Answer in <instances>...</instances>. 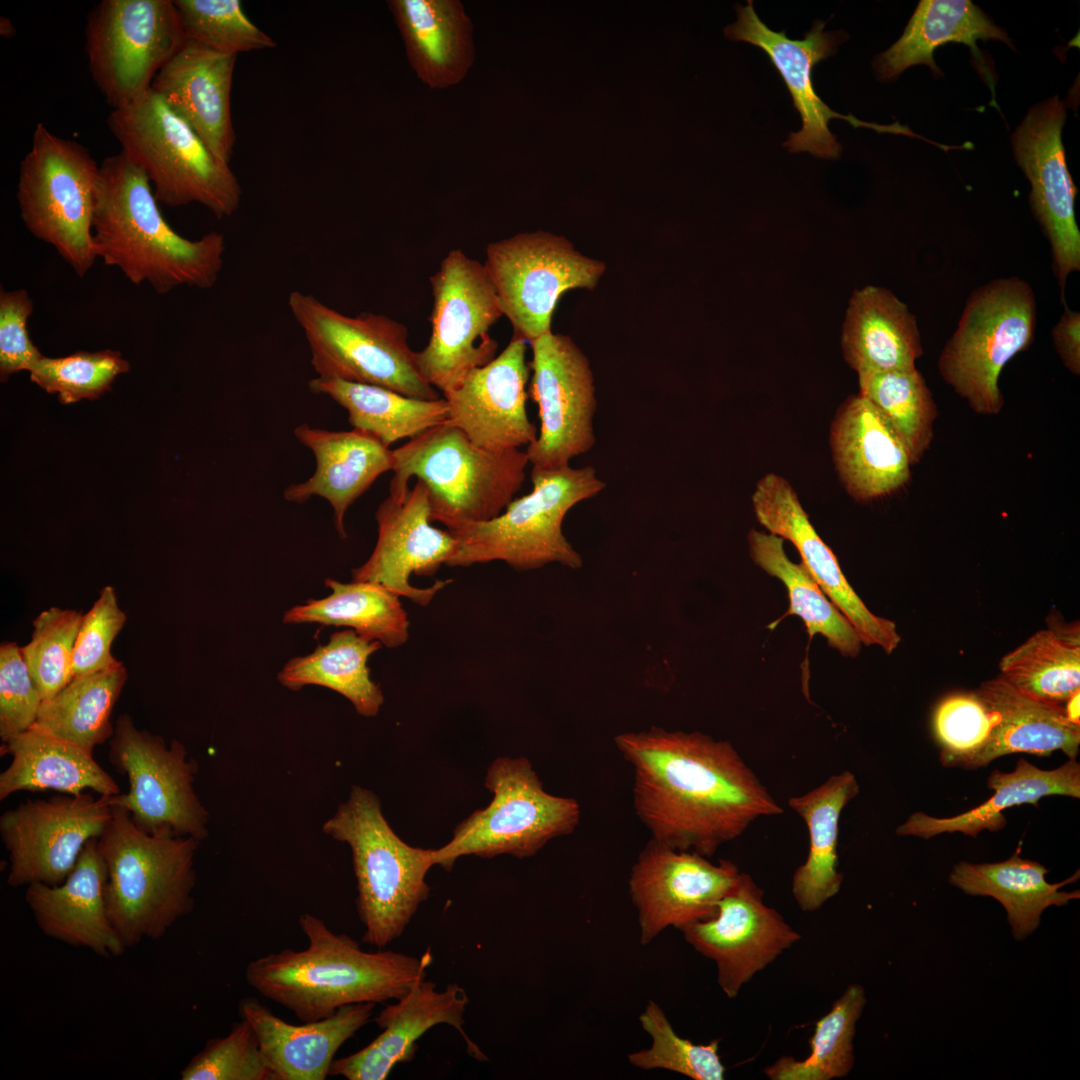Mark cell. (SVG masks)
I'll list each match as a JSON object with an SVG mask.
<instances>
[{"instance_id":"6da1fadb","label":"cell","mask_w":1080,"mask_h":1080,"mask_svg":"<svg viewBox=\"0 0 1080 1080\" xmlns=\"http://www.w3.org/2000/svg\"><path fill=\"white\" fill-rule=\"evenodd\" d=\"M614 744L633 771L635 813L658 843L710 858L755 820L783 812L729 741L652 727Z\"/></svg>"},{"instance_id":"7a4b0ae2","label":"cell","mask_w":1080,"mask_h":1080,"mask_svg":"<svg viewBox=\"0 0 1080 1080\" xmlns=\"http://www.w3.org/2000/svg\"><path fill=\"white\" fill-rule=\"evenodd\" d=\"M298 923L307 947L284 948L252 960L245 980L302 1022L326 1018L347 1005L398 1000L426 977L433 960L430 949L419 957L387 949L365 951L311 913L301 914Z\"/></svg>"},{"instance_id":"3957f363","label":"cell","mask_w":1080,"mask_h":1080,"mask_svg":"<svg viewBox=\"0 0 1080 1080\" xmlns=\"http://www.w3.org/2000/svg\"><path fill=\"white\" fill-rule=\"evenodd\" d=\"M93 243L105 265L135 285L149 283L158 294L213 287L225 252L219 232L196 240L178 234L162 216L144 171L122 151L100 164Z\"/></svg>"},{"instance_id":"277c9868","label":"cell","mask_w":1080,"mask_h":1080,"mask_svg":"<svg viewBox=\"0 0 1080 1080\" xmlns=\"http://www.w3.org/2000/svg\"><path fill=\"white\" fill-rule=\"evenodd\" d=\"M199 844L147 834L127 810L113 806L97 846L106 866L108 917L126 948L161 939L193 910Z\"/></svg>"},{"instance_id":"5b68a950","label":"cell","mask_w":1080,"mask_h":1080,"mask_svg":"<svg viewBox=\"0 0 1080 1080\" xmlns=\"http://www.w3.org/2000/svg\"><path fill=\"white\" fill-rule=\"evenodd\" d=\"M322 829L351 849L362 942L386 948L402 936L429 896L425 877L435 865L434 849L401 840L386 821L377 795L361 786L351 788Z\"/></svg>"},{"instance_id":"8992f818","label":"cell","mask_w":1080,"mask_h":1080,"mask_svg":"<svg viewBox=\"0 0 1080 1080\" xmlns=\"http://www.w3.org/2000/svg\"><path fill=\"white\" fill-rule=\"evenodd\" d=\"M389 496L402 500L414 476L428 491L430 520L447 529L498 516L521 489L525 451H490L445 422L392 450Z\"/></svg>"},{"instance_id":"52a82bcc","label":"cell","mask_w":1080,"mask_h":1080,"mask_svg":"<svg viewBox=\"0 0 1080 1080\" xmlns=\"http://www.w3.org/2000/svg\"><path fill=\"white\" fill-rule=\"evenodd\" d=\"M532 491L513 499L496 517L447 529L457 548L449 567L503 561L517 571L559 563L582 566L580 554L566 539L562 524L569 510L599 494L606 483L592 466L532 467Z\"/></svg>"},{"instance_id":"ba28073f","label":"cell","mask_w":1080,"mask_h":1080,"mask_svg":"<svg viewBox=\"0 0 1080 1080\" xmlns=\"http://www.w3.org/2000/svg\"><path fill=\"white\" fill-rule=\"evenodd\" d=\"M107 125L121 151L148 177L158 202L170 207L199 203L219 219L239 208L242 189L229 163L218 159L151 88L112 109Z\"/></svg>"},{"instance_id":"9c48e42d","label":"cell","mask_w":1080,"mask_h":1080,"mask_svg":"<svg viewBox=\"0 0 1080 1080\" xmlns=\"http://www.w3.org/2000/svg\"><path fill=\"white\" fill-rule=\"evenodd\" d=\"M100 165L80 143L38 123L19 166L20 217L37 239L53 246L79 278L94 265L93 243Z\"/></svg>"},{"instance_id":"30bf717a","label":"cell","mask_w":1080,"mask_h":1080,"mask_svg":"<svg viewBox=\"0 0 1080 1080\" xmlns=\"http://www.w3.org/2000/svg\"><path fill=\"white\" fill-rule=\"evenodd\" d=\"M1036 326V298L1026 281L1001 277L975 288L939 355L941 377L976 414H999L1000 374L1031 346Z\"/></svg>"},{"instance_id":"8fae6325","label":"cell","mask_w":1080,"mask_h":1080,"mask_svg":"<svg viewBox=\"0 0 1080 1080\" xmlns=\"http://www.w3.org/2000/svg\"><path fill=\"white\" fill-rule=\"evenodd\" d=\"M288 306L304 332L318 378L440 398L417 367L404 324L370 312L348 316L300 291L289 294Z\"/></svg>"},{"instance_id":"7c38bea8","label":"cell","mask_w":1080,"mask_h":1080,"mask_svg":"<svg viewBox=\"0 0 1080 1080\" xmlns=\"http://www.w3.org/2000/svg\"><path fill=\"white\" fill-rule=\"evenodd\" d=\"M485 786L493 793L492 801L459 823L447 844L434 849L435 865L449 871L467 855L528 858L579 824V803L546 792L525 757L497 758L488 768Z\"/></svg>"},{"instance_id":"4fadbf2b","label":"cell","mask_w":1080,"mask_h":1080,"mask_svg":"<svg viewBox=\"0 0 1080 1080\" xmlns=\"http://www.w3.org/2000/svg\"><path fill=\"white\" fill-rule=\"evenodd\" d=\"M108 759L127 776L129 790L111 796V804L127 810L132 822L153 836H208L209 812L194 790L198 763L185 746L138 729L130 715L121 714L109 742Z\"/></svg>"},{"instance_id":"5bb4252c","label":"cell","mask_w":1080,"mask_h":1080,"mask_svg":"<svg viewBox=\"0 0 1080 1080\" xmlns=\"http://www.w3.org/2000/svg\"><path fill=\"white\" fill-rule=\"evenodd\" d=\"M186 40L173 0H102L85 26L89 71L112 109L146 93Z\"/></svg>"},{"instance_id":"9a60e30c","label":"cell","mask_w":1080,"mask_h":1080,"mask_svg":"<svg viewBox=\"0 0 1080 1080\" xmlns=\"http://www.w3.org/2000/svg\"><path fill=\"white\" fill-rule=\"evenodd\" d=\"M430 284L431 335L415 360L422 377L444 395L496 357L489 330L503 313L484 265L460 249L445 256Z\"/></svg>"},{"instance_id":"2e32d148","label":"cell","mask_w":1080,"mask_h":1080,"mask_svg":"<svg viewBox=\"0 0 1080 1080\" xmlns=\"http://www.w3.org/2000/svg\"><path fill=\"white\" fill-rule=\"evenodd\" d=\"M483 265L514 335L530 343L551 332L553 312L566 291L594 289L606 269L563 236L544 231L488 244Z\"/></svg>"},{"instance_id":"e0dca14e","label":"cell","mask_w":1080,"mask_h":1080,"mask_svg":"<svg viewBox=\"0 0 1080 1080\" xmlns=\"http://www.w3.org/2000/svg\"><path fill=\"white\" fill-rule=\"evenodd\" d=\"M113 812L111 796L89 792L27 799L0 816L9 855L7 883L59 885L74 869L85 845L98 839Z\"/></svg>"},{"instance_id":"ac0fdd59","label":"cell","mask_w":1080,"mask_h":1080,"mask_svg":"<svg viewBox=\"0 0 1080 1080\" xmlns=\"http://www.w3.org/2000/svg\"><path fill=\"white\" fill-rule=\"evenodd\" d=\"M531 345L530 397L538 405L540 429L525 452L533 466L556 469L595 445L594 375L586 355L567 335L551 331Z\"/></svg>"},{"instance_id":"d6986e66","label":"cell","mask_w":1080,"mask_h":1080,"mask_svg":"<svg viewBox=\"0 0 1080 1080\" xmlns=\"http://www.w3.org/2000/svg\"><path fill=\"white\" fill-rule=\"evenodd\" d=\"M736 11L737 20L724 29L725 36L757 46L769 56L800 114L801 129L792 132L784 143L790 152H809L825 159L840 157L842 147L828 128L829 120L836 118L846 120L854 128L865 127L882 133L915 136L908 127L899 123L881 125L837 113L818 96L812 81L813 68L836 52L837 46L843 41L841 31H825L826 22L816 20L804 38L790 39L785 30L776 32L764 23L756 14L752 1L749 0L745 6L737 5Z\"/></svg>"},{"instance_id":"ffe728a7","label":"cell","mask_w":1080,"mask_h":1080,"mask_svg":"<svg viewBox=\"0 0 1080 1080\" xmlns=\"http://www.w3.org/2000/svg\"><path fill=\"white\" fill-rule=\"evenodd\" d=\"M1064 103L1057 96L1031 107L1012 136L1018 165L1031 185L1029 202L1051 247L1052 269L1061 289L1080 270V231L1075 217L1074 184L1066 164L1062 128Z\"/></svg>"},{"instance_id":"44dd1931","label":"cell","mask_w":1080,"mask_h":1080,"mask_svg":"<svg viewBox=\"0 0 1080 1080\" xmlns=\"http://www.w3.org/2000/svg\"><path fill=\"white\" fill-rule=\"evenodd\" d=\"M740 873L730 860L713 863L698 853L650 839L632 865L628 880L640 943L648 945L668 927L679 929L714 915Z\"/></svg>"},{"instance_id":"7402d4cb","label":"cell","mask_w":1080,"mask_h":1080,"mask_svg":"<svg viewBox=\"0 0 1080 1080\" xmlns=\"http://www.w3.org/2000/svg\"><path fill=\"white\" fill-rule=\"evenodd\" d=\"M763 896L754 879L741 872L714 915L678 929L688 944L715 962L718 985L728 998L801 938Z\"/></svg>"},{"instance_id":"603a6c76","label":"cell","mask_w":1080,"mask_h":1080,"mask_svg":"<svg viewBox=\"0 0 1080 1080\" xmlns=\"http://www.w3.org/2000/svg\"><path fill=\"white\" fill-rule=\"evenodd\" d=\"M378 538L370 557L352 569V581L380 584L399 597L427 606L450 580H437L426 588L410 583L412 574L434 576L446 565L457 548V541L447 530L430 522L428 491L418 481L402 500L388 496L376 514Z\"/></svg>"},{"instance_id":"cb8c5ba5","label":"cell","mask_w":1080,"mask_h":1080,"mask_svg":"<svg viewBox=\"0 0 1080 1080\" xmlns=\"http://www.w3.org/2000/svg\"><path fill=\"white\" fill-rule=\"evenodd\" d=\"M752 506L769 533L789 540L801 563L829 600L854 627L862 644L878 645L890 655L901 637L893 621L873 614L845 578L837 557L812 526L787 479L770 472L756 483Z\"/></svg>"},{"instance_id":"d4e9b609","label":"cell","mask_w":1080,"mask_h":1080,"mask_svg":"<svg viewBox=\"0 0 1080 1080\" xmlns=\"http://www.w3.org/2000/svg\"><path fill=\"white\" fill-rule=\"evenodd\" d=\"M526 343L513 334L498 356L472 370L456 389L443 395L448 405L447 423L481 448L519 449L537 438V428L526 411L530 373Z\"/></svg>"},{"instance_id":"484cf974","label":"cell","mask_w":1080,"mask_h":1080,"mask_svg":"<svg viewBox=\"0 0 1080 1080\" xmlns=\"http://www.w3.org/2000/svg\"><path fill=\"white\" fill-rule=\"evenodd\" d=\"M395 1001L385 1005L374 1019L382 1032L364 1048L335 1059L330 1076L347 1080H385L396 1065L415 1058L417 1041L440 1024L455 1028L473 1057L486 1059L464 1031L469 998L458 984H449L438 991L434 982L424 978Z\"/></svg>"},{"instance_id":"4316f807","label":"cell","mask_w":1080,"mask_h":1080,"mask_svg":"<svg viewBox=\"0 0 1080 1080\" xmlns=\"http://www.w3.org/2000/svg\"><path fill=\"white\" fill-rule=\"evenodd\" d=\"M829 443L838 478L858 502L890 496L911 479L912 463L905 445L860 394L849 396L837 409Z\"/></svg>"},{"instance_id":"83f0119b","label":"cell","mask_w":1080,"mask_h":1080,"mask_svg":"<svg viewBox=\"0 0 1080 1080\" xmlns=\"http://www.w3.org/2000/svg\"><path fill=\"white\" fill-rule=\"evenodd\" d=\"M236 59V55L186 40L151 85L209 150L227 163L236 139L231 115Z\"/></svg>"},{"instance_id":"f1b7e54d","label":"cell","mask_w":1080,"mask_h":1080,"mask_svg":"<svg viewBox=\"0 0 1080 1080\" xmlns=\"http://www.w3.org/2000/svg\"><path fill=\"white\" fill-rule=\"evenodd\" d=\"M106 876L97 839H92L63 883L28 885L25 901L42 933L100 957L123 954L126 947L107 913Z\"/></svg>"},{"instance_id":"f546056e","label":"cell","mask_w":1080,"mask_h":1080,"mask_svg":"<svg viewBox=\"0 0 1080 1080\" xmlns=\"http://www.w3.org/2000/svg\"><path fill=\"white\" fill-rule=\"evenodd\" d=\"M375 1005H347L326 1018L296 1025L257 998L244 997L238 1014L255 1032L273 1080H325L336 1053L370 1021Z\"/></svg>"},{"instance_id":"4dcf8cb0","label":"cell","mask_w":1080,"mask_h":1080,"mask_svg":"<svg viewBox=\"0 0 1080 1080\" xmlns=\"http://www.w3.org/2000/svg\"><path fill=\"white\" fill-rule=\"evenodd\" d=\"M294 435L312 451L316 468L306 481L288 486L284 499L298 504L313 496L326 499L339 536L346 538L347 510L380 475L393 470L392 450L357 429L329 431L303 423L294 429Z\"/></svg>"},{"instance_id":"1f68e13d","label":"cell","mask_w":1080,"mask_h":1080,"mask_svg":"<svg viewBox=\"0 0 1080 1080\" xmlns=\"http://www.w3.org/2000/svg\"><path fill=\"white\" fill-rule=\"evenodd\" d=\"M975 692L996 713L997 722L981 748L950 767L974 770L1015 753L1048 756L1061 750L1068 759L1078 756L1080 725L1069 721L1063 705L1028 696L1000 675L982 682Z\"/></svg>"},{"instance_id":"d6a6232c","label":"cell","mask_w":1080,"mask_h":1080,"mask_svg":"<svg viewBox=\"0 0 1080 1080\" xmlns=\"http://www.w3.org/2000/svg\"><path fill=\"white\" fill-rule=\"evenodd\" d=\"M388 6L418 78L432 89L462 81L474 62L472 22L458 0H391Z\"/></svg>"},{"instance_id":"836d02e7","label":"cell","mask_w":1080,"mask_h":1080,"mask_svg":"<svg viewBox=\"0 0 1080 1080\" xmlns=\"http://www.w3.org/2000/svg\"><path fill=\"white\" fill-rule=\"evenodd\" d=\"M841 347L857 374L916 368L923 354L916 317L891 291L873 285L852 294Z\"/></svg>"},{"instance_id":"e575fe53","label":"cell","mask_w":1080,"mask_h":1080,"mask_svg":"<svg viewBox=\"0 0 1080 1080\" xmlns=\"http://www.w3.org/2000/svg\"><path fill=\"white\" fill-rule=\"evenodd\" d=\"M987 787L994 793L977 807L949 818L917 811L896 828V834L930 839L945 832L977 837L984 830L999 831L1006 826L1003 811L1009 807L1038 806L1042 797L1052 795L1079 798L1080 764L1076 759H1068L1058 768L1043 770L1021 757L1012 772L993 770Z\"/></svg>"},{"instance_id":"d590c367","label":"cell","mask_w":1080,"mask_h":1080,"mask_svg":"<svg viewBox=\"0 0 1080 1080\" xmlns=\"http://www.w3.org/2000/svg\"><path fill=\"white\" fill-rule=\"evenodd\" d=\"M1 754L11 756L0 773V800L18 791L54 790L77 795L120 793L114 778L94 759L93 752L35 727L3 742Z\"/></svg>"},{"instance_id":"8d00e7d4","label":"cell","mask_w":1080,"mask_h":1080,"mask_svg":"<svg viewBox=\"0 0 1080 1080\" xmlns=\"http://www.w3.org/2000/svg\"><path fill=\"white\" fill-rule=\"evenodd\" d=\"M859 790L855 775L846 770L788 801L806 823L809 835L806 860L792 877L793 897L805 912L819 910L841 889L844 877L838 870L839 820Z\"/></svg>"},{"instance_id":"74e56055","label":"cell","mask_w":1080,"mask_h":1080,"mask_svg":"<svg viewBox=\"0 0 1080 1080\" xmlns=\"http://www.w3.org/2000/svg\"><path fill=\"white\" fill-rule=\"evenodd\" d=\"M1021 846L1007 860L975 864L961 861L954 865L949 882L964 893L996 899L1007 913L1015 940L1022 941L1040 925L1042 913L1050 906L1062 907L1080 898L1079 890L1061 888L1079 879V870L1069 878L1049 883V870L1042 864L1020 857Z\"/></svg>"},{"instance_id":"f35d334b","label":"cell","mask_w":1080,"mask_h":1080,"mask_svg":"<svg viewBox=\"0 0 1080 1080\" xmlns=\"http://www.w3.org/2000/svg\"><path fill=\"white\" fill-rule=\"evenodd\" d=\"M1002 41L1011 48L1007 33L969 0H922L902 36L874 60V69L882 80H892L911 66L927 65L940 76L933 54L947 43L970 47L974 57L980 53L977 41Z\"/></svg>"},{"instance_id":"ab89813d","label":"cell","mask_w":1080,"mask_h":1080,"mask_svg":"<svg viewBox=\"0 0 1080 1080\" xmlns=\"http://www.w3.org/2000/svg\"><path fill=\"white\" fill-rule=\"evenodd\" d=\"M324 582L331 594L290 608L283 616L285 624L349 627L391 649L407 642L410 622L398 595L372 582Z\"/></svg>"},{"instance_id":"60d3db41","label":"cell","mask_w":1080,"mask_h":1080,"mask_svg":"<svg viewBox=\"0 0 1080 1080\" xmlns=\"http://www.w3.org/2000/svg\"><path fill=\"white\" fill-rule=\"evenodd\" d=\"M382 644L345 629L330 635L308 655L290 659L277 674L285 688L298 691L306 685L329 688L347 698L356 712L374 717L384 703L380 686L370 677L368 660Z\"/></svg>"},{"instance_id":"b9f144b4","label":"cell","mask_w":1080,"mask_h":1080,"mask_svg":"<svg viewBox=\"0 0 1080 1080\" xmlns=\"http://www.w3.org/2000/svg\"><path fill=\"white\" fill-rule=\"evenodd\" d=\"M308 387L343 407L353 429L374 436L386 447L448 421L444 397L418 399L378 386L318 377L311 379Z\"/></svg>"},{"instance_id":"7bdbcfd3","label":"cell","mask_w":1080,"mask_h":1080,"mask_svg":"<svg viewBox=\"0 0 1080 1080\" xmlns=\"http://www.w3.org/2000/svg\"><path fill=\"white\" fill-rule=\"evenodd\" d=\"M126 680L123 663L73 678L42 701L33 727L93 752L114 733L111 715Z\"/></svg>"},{"instance_id":"ee69618b","label":"cell","mask_w":1080,"mask_h":1080,"mask_svg":"<svg viewBox=\"0 0 1080 1080\" xmlns=\"http://www.w3.org/2000/svg\"><path fill=\"white\" fill-rule=\"evenodd\" d=\"M747 540L753 562L785 585L790 601L786 615L800 617L810 637L822 635L842 656H858L862 642L854 627L826 597L804 565L788 558L784 539L751 529Z\"/></svg>"},{"instance_id":"f6af8a7d","label":"cell","mask_w":1080,"mask_h":1080,"mask_svg":"<svg viewBox=\"0 0 1080 1080\" xmlns=\"http://www.w3.org/2000/svg\"><path fill=\"white\" fill-rule=\"evenodd\" d=\"M1079 630H1040L999 663L1000 676L1035 699L1063 705L1080 690Z\"/></svg>"},{"instance_id":"bcb514c9","label":"cell","mask_w":1080,"mask_h":1080,"mask_svg":"<svg viewBox=\"0 0 1080 1080\" xmlns=\"http://www.w3.org/2000/svg\"><path fill=\"white\" fill-rule=\"evenodd\" d=\"M859 394L893 427L911 459L921 461L934 438L938 416L933 394L917 368L858 374Z\"/></svg>"},{"instance_id":"7dc6e473","label":"cell","mask_w":1080,"mask_h":1080,"mask_svg":"<svg viewBox=\"0 0 1080 1080\" xmlns=\"http://www.w3.org/2000/svg\"><path fill=\"white\" fill-rule=\"evenodd\" d=\"M862 986L849 985L820 1018L810 1039L808 1057L783 1056L764 1069L771 1080H831L847 1076L854 1065L856 1023L866 1004Z\"/></svg>"},{"instance_id":"c3c4849f","label":"cell","mask_w":1080,"mask_h":1080,"mask_svg":"<svg viewBox=\"0 0 1080 1080\" xmlns=\"http://www.w3.org/2000/svg\"><path fill=\"white\" fill-rule=\"evenodd\" d=\"M651 1046L628 1055L629 1063L642 1070L664 1069L694 1080H723L726 1068L718 1054L719 1039L696 1044L679 1036L665 1012L649 1000L639 1016Z\"/></svg>"},{"instance_id":"681fc988","label":"cell","mask_w":1080,"mask_h":1080,"mask_svg":"<svg viewBox=\"0 0 1080 1080\" xmlns=\"http://www.w3.org/2000/svg\"><path fill=\"white\" fill-rule=\"evenodd\" d=\"M187 40L223 54L264 50L275 41L245 14L239 0H173Z\"/></svg>"},{"instance_id":"f907efd6","label":"cell","mask_w":1080,"mask_h":1080,"mask_svg":"<svg viewBox=\"0 0 1080 1080\" xmlns=\"http://www.w3.org/2000/svg\"><path fill=\"white\" fill-rule=\"evenodd\" d=\"M83 614L50 607L33 621L31 641L20 647L43 700L54 697L72 680L75 642Z\"/></svg>"},{"instance_id":"816d5d0a","label":"cell","mask_w":1080,"mask_h":1080,"mask_svg":"<svg viewBox=\"0 0 1080 1080\" xmlns=\"http://www.w3.org/2000/svg\"><path fill=\"white\" fill-rule=\"evenodd\" d=\"M130 364L118 351L106 349L77 351L65 357L43 356L29 371L30 380L50 394H58L62 404L82 399L94 400L111 389Z\"/></svg>"},{"instance_id":"f5cc1de1","label":"cell","mask_w":1080,"mask_h":1080,"mask_svg":"<svg viewBox=\"0 0 1080 1080\" xmlns=\"http://www.w3.org/2000/svg\"><path fill=\"white\" fill-rule=\"evenodd\" d=\"M182 1080H273L249 1022H234L223 1037L209 1039L180 1072Z\"/></svg>"},{"instance_id":"db71d44e","label":"cell","mask_w":1080,"mask_h":1080,"mask_svg":"<svg viewBox=\"0 0 1080 1080\" xmlns=\"http://www.w3.org/2000/svg\"><path fill=\"white\" fill-rule=\"evenodd\" d=\"M997 722V715L974 692L946 696L936 706L932 717L934 737L945 767L981 748Z\"/></svg>"},{"instance_id":"11a10c76","label":"cell","mask_w":1080,"mask_h":1080,"mask_svg":"<svg viewBox=\"0 0 1080 1080\" xmlns=\"http://www.w3.org/2000/svg\"><path fill=\"white\" fill-rule=\"evenodd\" d=\"M126 619L114 587L104 586L90 610L83 614L74 647L73 678L122 664L113 657L111 645Z\"/></svg>"},{"instance_id":"9f6ffc18","label":"cell","mask_w":1080,"mask_h":1080,"mask_svg":"<svg viewBox=\"0 0 1080 1080\" xmlns=\"http://www.w3.org/2000/svg\"><path fill=\"white\" fill-rule=\"evenodd\" d=\"M43 699L15 642L0 646V737L31 728Z\"/></svg>"},{"instance_id":"6f0895ef","label":"cell","mask_w":1080,"mask_h":1080,"mask_svg":"<svg viewBox=\"0 0 1080 1080\" xmlns=\"http://www.w3.org/2000/svg\"><path fill=\"white\" fill-rule=\"evenodd\" d=\"M33 300L25 289L0 290V379L30 371L43 357L29 337L28 321Z\"/></svg>"},{"instance_id":"680465c9","label":"cell","mask_w":1080,"mask_h":1080,"mask_svg":"<svg viewBox=\"0 0 1080 1080\" xmlns=\"http://www.w3.org/2000/svg\"><path fill=\"white\" fill-rule=\"evenodd\" d=\"M1064 311L1052 329L1053 345L1063 365L1073 375L1080 374V313L1066 303Z\"/></svg>"},{"instance_id":"91938a15","label":"cell","mask_w":1080,"mask_h":1080,"mask_svg":"<svg viewBox=\"0 0 1080 1080\" xmlns=\"http://www.w3.org/2000/svg\"><path fill=\"white\" fill-rule=\"evenodd\" d=\"M1079 698L1080 690H1077L1068 698L1065 706L1063 705L1067 718L1076 725H1080Z\"/></svg>"},{"instance_id":"94428289","label":"cell","mask_w":1080,"mask_h":1080,"mask_svg":"<svg viewBox=\"0 0 1080 1080\" xmlns=\"http://www.w3.org/2000/svg\"><path fill=\"white\" fill-rule=\"evenodd\" d=\"M16 33V29L7 17H1L0 19V34L5 38L13 37Z\"/></svg>"}]
</instances>
